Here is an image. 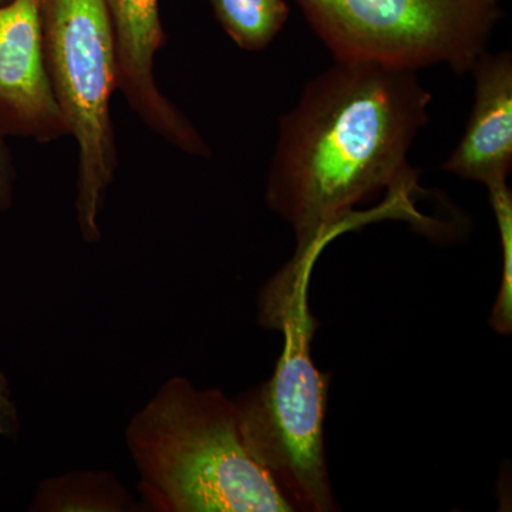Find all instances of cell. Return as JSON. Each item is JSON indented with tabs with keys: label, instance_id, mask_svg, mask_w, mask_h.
I'll return each instance as SVG.
<instances>
[{
	"label": "cell",
	"instance_id": "6da1fadb",
	"mask_svg": "<svg viewBox=\"0 0 512 512\" xmlns=\"http://www.w3.org/2000/svg\"><path fill=\"white\" fill-rule=\"evenodd\" d=\"M431 93L417 72L340 62L306 84L279 121L266 202L296 235L293 259H318L353 208L389 188L412 197L417 173L407 156L429 121Z\"/></svg>",
	"mask_w": 512,
	"mask_h": 512
},
{
	"label": "cell",
	"instance_id": "7a4b0ae2",
	"mask_svg": "<svg viewBox=\"0 0 512 512\" xmlns=\"http://www.w3.org/2000/svg\"><path fill=\"white\" fill-rule=\"evenodd\" d=\"M128 450L144 495L167 512L295 511L245 441L220 390L173 377L131 419Z\"/></svg>",
	"mask_w": 512,
	"mask_h": 512
},
{
	"label": "cell",
	"instance_id": "3957f363",
	"mask_svg": "<svg viewBox=\"0 0 512 512\" xmlns=\"http://www.w3.org/2000/svg\"><path fill=\"white\" fill-rule=\"evenodd\" d=\"M315 262H289L269 282L261 301L268 328L284 332V352L274 375L237 400L249 451L299 510L335 511L326 467L328 376L313 363L316 323L308 305Z\"/></svg>",
	"mask_w": 512,
	"mask_h": 512
},
{
	"label": "cell",
	"instance_id": "277c9868",
	"mask_svg": "<svg viewBox=\"0 0 512 512\" xmlns=\"http://www.w3.org/2000/svg\"><path fill=\"white\" fill-rule=\"evenodd\" d=\"M47 72L79 150L76 211L87 242L116 175L110 101L116 92L114 35L106 0H35Z\"/></svg>",
	"mask_w": 512,
	"mask_h": 512
},
{
	"label": "cell",
	"instance_id": "5b68a950",
	"mask_svg": "<svg viewBox=\"0 0 512 512\" xmlns=\"http://www.w3.org/2000/svg\"><path fill=\"white\" fill-rule=\"evenodd\" d=\"M340 62L471 72L500 18L497 0H298Z\"/></svg>",
	"mask_w": 512,
	"mask_h": 512
},
{
	"label": "cell",
	"instance_id": "8992f818",
	"mask_svg": "<svg viewBox=\"0 0 512 512\" xmlns=\"http://www.w3.org/2000/svg\"><path fill=\"white\" fill-rule=\"evenodd\" d=\"M114 35L116 92L148 130L195 157L211 150L183 111L158 87L154 64L165 45L158 0H106Z\"/></svg>",
	"mask_w": 512,
	"mask_h": 512
},
{
	"label": "cell",
	"instance_id": "52a82bcc",
	"mask_svg": "<svg viewBox=\"0 0 512 512\" xmlns=\"http://www.w3.org/2000/svg\"><path fill=\"white\" fill-rule=\"evenodd\" d=\"M0 136L43 144L70 136L47 72L35 0L0 5Z\"/></svg>",
	"mask_w": 512,
	"mask_h": 512
},
{
	"label": "cell",
	"instance_id": "ba28073f",
	"mask_svg": "<svg viewBox=\"0 0 512 512\" xmlns=\"http://www.w3.org/2000/svg\"><path fill=\"white\" fill-rule=\"evenodd\" d=\"M471 72L474 106L466 133L443 170L490 188L507 184L512 168V57L483 53Z\"/></svg>",
	"mask_w": 512,
	"mask_h": 512
},
{
	"label": "cell",
	"instance_id": "9c48e42d",
	"mask_svg": "<svg viewBox=\"0 0 512 512\" xmlns=\"http://www.w3.org/2000/svg\"><path fill=\"white\" fill-rule=\"evenodd\" d=\"M215 18L239 49L261 52L289 18L285 0H210Z\"/></svg>",
	"mask_w": 512,
	"mask_h": 512
},
{
	"label": "cell",
	"instance_id": "30bf717a",
	"mask_svg": "<svg viewBox=\"0 0 512 512\" xmlns=\"http://www.w3.org/2000/svg\"><path fill=\"white\" fill-rule=\"evenodd\" d=\"M490 200L493 205L498 229H500L501 248H503V276L498 292L491 326L498 333L510 335L512 329V195L507 184L490 188Z\"/></svg>",
	"mask_w": 512,
	"mask_h": 512
},
{
	"label": "cell",
	"instance_id": "8fae6325",
	"mask_svg": "<svg viewBox=\"0 0 512 512\" xmlns=\"http://www.w3.org/2000/svg\"><path fill=\"white\" fill-rule=\"evenodd\" d=\"M16 171L15 158L8 144V138L0 136V218L12 205L15 197Z\"/></svg>",
	"mask_w": 512,
	"mask_h": 512
},
{
	"label": "cell",
	"instance_id": "7c38bea8",
	"mask_svg": "<svg viewBox=\"0 0 512 512\" xmlns=\"http://www.w3.org/2000/svg\"><path fill=\"white\" fill-rule=\"evenodd\" d=\"M3 387H5V380H2V376H0V407H2Z\"/></svg>",
	"mask_w": 512,
	"mask_h": 512
},
{
	"label": "cell",
	"instance_id": "4fadbf2b",
	"mask_svg": "<svg viewBox=\"0 0 512 512\" xmlns=\"http://www.w3.org/2000/svg\"><path fill=\"white\" fill-rule=\"evenodd\" d=\"M9 0H0V5H3V3H8Z\"/></svg>",
	"mask_w": 512,
	"mask_h": 512
}]
</instances>
